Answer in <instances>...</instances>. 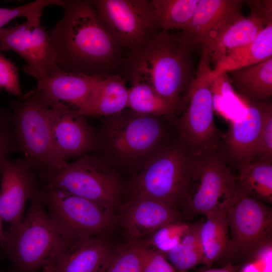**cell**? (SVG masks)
Here are the masks:
<instances>
[{
    "instance_id": "1",
    "label": "cell",
    "mask_w": 272,
    "mask_h": 272,
    "mask_svg": "<svg viewBox=\"0 0 272 272\" xmlns=\"http://www.w3.org/2000/svg\"><path fill=\"white\" fill-rule=\"evenodd\" d=\"M61 7V18L48 31L58 67L100 78L117 74L124 55L91 1L63 0Z\"/></svg>"
},
{
    "instance_id": "2",
    "label": "cell",
    "mask_w": 272,
    "mask_h": 272,
    "mask_svg": "<svg viewBox=\"0 0 272 272\" xmlns=\"http://www.w3.org/2000/svg\"><path fill=\"white\" fill-rule=\"evenodd\" d=\"M196 49L180 33L160 30L123 55L117 74L130 83L150 85L180 107L195 78L193 52Z\"/></svg>"
},
{
    "instance_id": "3",
    "label": "cell",
    "mask_w": 272,
    "mask_h": 272,
    "mask_svg": "<svg viewBox=\"0 0 272 272\" xmlns=\"http://www.w3.org/2000/svg\"><path fill=\"white\" fill-rule=\"evenodd\" d=\"M96 151L113 167L139 171L174 138L173 118L156 116L126 108L103 118Z\"/></svg>"
},
{
    "instance_id": "4",
    "label": "cell",
    "mask_w": 272,
    "mask_h": 272,
    "mask_svg": "<svg viewBox=\"0 0 272 272\" xmlns=\"http://www.w3.org/2000/svg\"><path fill=\"white\" fill-rule=\"evenodd\" d=\"M39 190L30 199L20 226L5 231L1 243L19 272H36L43 268L53 261L67 239L51 219Z\"/></svg>"
},
{
    "instance_id": "5",
    "label": "cell",
    "mask_w": 272,
    "mask_h": 272,
    "mask_svg": "<svg viewBox=\"0 0 272 272\" xmlns=\"http://www.w3.org/2000/svg\"><path fill=\"white\" fill-rule=\"evenodd\" d=\"M211 54L202 50L194 80L182 100L173 122L180 139L192 154L218 150L224 134L214 121V81Z\"/></svg>"
},
{
    "instance_id": "6",
    "label": "cell",
    "mask_w": 272,
    "mask_h": 272,
    "mask_svg": "<svg viewBox=\"0 0 272 272\" xmlns=\"http://www.w3.org/2000/svg\"><path fill=\"white\" fill-rule=\"evenodd\" d=\"M18 151L37 173L59 170L67 163L54 148L49 123V105L36 87L10 102Z\"/></svg>"
},
{
    "instance_id": "7",
    "label": "cell",
    "mask_w": 272,
    "mask_h": 272,
    "mask_svg": "<svg viewBox=\"0 0 272 272\" xmlns=\"http://www.w3.org/2000/svg\"><path fill=\"white\" fill-rule=\"evenodd\" d=\"M238 194L236 179L218 150L192 154L182 207L190 214L207 216L227 210Z\"/></svg>"
},
{
    "instance_id": "8",
    "label": "cell",
    "mask_w": 272,
    "mask_h": 272,
    "mask_svg": "<svg viewBox=\"0 0 272 272\" xmlns=\"http://www.w3.org/2000/svg\"><path fill=\"white\" fill-rule=\"evenodd\" d=\"M192 153L178 135L157 152L139 171L133 182L134 195L177 207L184 200Z\"/></svg>"
},
{
    "instance_id": "9",
    "label": "cell",
    "mask_w": 272,
    "mask_h": 272,
    "mask_svg": "<svg viewBox=\"0 0 272 272\" xmlns=\"http://www.w3.org/2000/svg\"><path fill=\"white\" fill-rule=\"evenodd\" d=\"M99 153L87 154L61 169L39 174L41 185L59 188L113 209L122 190L119 176Z\"/></svg>"
},
{
    "instance_id": "10",
    "label": "cell",
    "mask_w": 272,
    "mask_h": 272,
    "mask_svg": "<svg viewBox=\"0 0 272 272\" xmlns=\"http://www.w3.org/2000/svg\"><path fill=\"white\" fill-rule=\"evenodd\" d=\"M40 196L52 222L67 239L101 236L112 225V208L67 192L41 185Z\"/></svg>"
},
{
    "instance_id": "11",
    "label": "cell",
    "mask_w": 272,
    "mask_h": 272,
    "mask_svg": "<svg viewBox=\"0 0 272 272\" xmlns=\"http://www.w3.org/2000/svg\"><path fill=\"white\" fill-rule=\"evenodd\" d=\"M91 2L123 54L124 51L125 54L137 48L160 31L151 0H93Z\"/></svg>"
},
{
    "instance_id": "12",
    "label": "cell",
    "mask_w": 272,
    "mask_h": 272,
    "mask_svg": "<svg viewBox=\"0 0 272 272\" xmlns=\"http://www.w3.org/2000/svg\"><path fill=\"white\" fill-rule=\"evenodd\" d=\"M227 214L231 253L248 257L271 243L272 211L266 203L238 189L237 198Z\"/></svg>"
},
{
    "instance_id": "13",
    "label": "cell",
    "mask_w": 272,
    "mask_h": 272,
    "mask_svg": "<svg viewBox=\"0 0 272 272\" xmlns=\"http://www.w3.org/2000/svg\"><path fill=\"white\" fill-rule=\"evenodd\" d=\"M11 50L26 62L24 71L37 81L60 70L48 31L40 20L0 29V51Z\"/></svg>"
},
{
    "instance_id": "14",
    "label": "cell",
    "mask_w": 272,
    "mask_h": 272,
    "mask_svg": "<svg viewBox=\"0 0 272 272\" xmlns=\"http://www.w3.org/2000/svg\"><path fill=\"white\" fill-rule=\"evenodd\" d=\"M49 117L53 145L61 159L79 158L97 150L98 132L78 110L56 102L49 105Z\"/></svg>"
},
{
    "instance_id": "15",
    "label": "cell",
    "mask_w": 272,
    "mask_h": 272,
    "mask_svg": "<svg viewBox=\"0 0 272 272\" xmlns=\"http://www.w3.org/2000/svg\"><path fill=\"white\" fill-rule=\"evenodd\" d=\"M37 173L23 158L0 162V214L10 230L18 228L24 218L25 205L39 190Z\"/></svg>"
},
{
    "instance_id": "16",
    "label": "cell",
    "mask_w": 272,
    "mask_h": 272,
    "mask_svg": "<svg viewBox=\"0 0 272 272\" xmlns=\"http://www.w3.org/2000/svg\"><path fill=\"white\" fill-rule=\"evenodd\" d=\"M243 0H199L181 35L197 49L210 52L226 30L243 16Z\"/></svg>"
},
{
    "instance_id": "17",
    "label": "cell",
    "mask_w": 272,
    "mask_h": 272,
    "mask_svg": "<svg viewBox=\"0 0 272 272\" xmlns=\"http://www.w3.org/2000/svg\"><path fill=\"white\" fill-rule=\"evenodd\" d=\"M269 99L250 101L244 115L230 123L218 151L230 165L237 169L253 161Z\"/></svg>"
},
{
    "instance_id": "18",
    "label": "cell",
    "mask_w": 272,
    "mask_h": 272,
    "mask_svg": "<svg viewBox=\"0 0 272 272\" xmlns=\"http://www.w3.org/2000/svg\"><path fill=\"white\" fill-rule=\"evenodd\" d=\"M123 208L121 221L132 242H139L161 227L180 221L176 207L145 196L134 195Z\"/></svg>"
},
{
    "instance_id": "19",
    "label": "cell",
    "mask_w": 272,
    "mask_h": 272,
    "mask_svg": "<svg viewBox=\"0 0 272 272\" xmlns=\"http://www.w3.org/2000/svg\"><path fill=\"white\" fill-rule=\"evenodd\" d=\"M113 252L101 236L67 239L52 261L54 272H103Z\"/></svg>"
},
{
    "instance_id": "20",
    "label": "cell",
    "mask_w": 272,
    "mask_h": 272,
    "mask_svg": "<svg viewBox=\"0 0 272 272\" xmlns=\"http://www.w3.org/2000/svg\"><path fill=\"white\" fill-rule=\"evenodd\" d=\"M102 78L60 70L37 81L36 88L48 104L63 103L81 113Z\"/></svg>"
},
{
    "instance_id": "21",
    "label": "cell",
    "mask_w": 272,
    "mask_h": 272,
    "mask_svg": "<svg viewBox=\"0 0 272 272\" xmlns=\"http://www.w3.org/2000/svg\"><path fill=\"white\" fill-rule=\"evenodd\" d=\"M244 4L250 13L231 25L216 42L211 53V59L216 63L232 50L252 42L272 22L271 0H248Z\"/></svg>"
},
{
    "instance_id": "22",
    "label": "cell",
    "mask_w": 272,
    "mask_h": 272,
    "mask_svg": "<svg viewBox=\"0 0 272 272\" xmlns=\"http://www.w3.org/2000/svg\"><path fill=\"white\" fill-rule=\"evenodd\" d=\"M125 82L116 74L102 78L81 113L86 117L104 118L127 108L128 88Z\"/></svg>"
},
{
    "instance_id": "23",
    "label": "cell",
    "mask_w": 272,
    "mask_h": 272,
    "mask_svg": "<svg viewBox=\"0 0 272 272\" xmlns=\"http://www.w3.org/2000/svg\"><path fill=\"white\" fill-rule=\"evenodd\" d=\"M272 57V22L250 43L234 49L216 63L211 72L214 81L231 71L249 66Z\"/></svg>"
},
{
    "instance_id": "24",
    "label": "cell",
    "mask_w": 272,
    "mask_h": 272,
    "mask_svg": "<svg viewBox=\"0 0 272 272\" xmlns=\"http://www.w3.org/2000/svg\"><path fill=\"white\" fill-rule=\"evenodd\" d=\"M206 217V221L200 225L199 235L203 264L210 266L231 253V243L227 211L215 212Z\"/></svg>"
},
{
    "instance_id": "25",
    "label": "cell",
    "mask_w": 272,
    "mask_h": 272,
    "mask_svg": "<svg viewBox=\"0 0 272 272\" xmlns=\"http://www.w3.org/2000/svg\"><path fill=\"white\" fill-rule=\"evenodd\" d=\"M230 73V79L234 89L249 101L271 97L272 57Z\"/></svg>"
},
{
    "instance_id": "26",
    "label": "cell",
    "mask_w": 272,
    "mask_h": 272,
    "mask_svg": "<svg viewBox=\"0 0 272 272\" xmlns=\"http://www.w3.org/2000/svg\"><path fill=\"white\" fill-rule=\"evenodd\" d=\"M238 189L264 203H272V161L256 160L238 168Z\"/></svg>"
},
{
    "instance_id": "27",
    "label": "cell",
    "mask_w": 272,
    "mask_h": 272,
    "mask_svg": "<svg viewBox=\"0 0 272 272\" xmlns=\"http://www.w3.org/2000/svg\"><path fill=\"white\" fill-rule=\"evenodd\" d=\"M127 108L137 113L174 118L179 106L160 95L150 85L142 82L130 83Z\"/></svg>"
},
{
    "instance_id": "28",
    "label": "cell",
    "mask_w": 272,
    "mask_h": 272,
    "mask_svg": "<svg viewBox=\"0 0 272 272\" xmlns=\"http://www.w3.org/2000/svg\"><path fill=\"white\" fill-rule=\"evenodd\" d=\"M199 0H151L160 30H184L190 23Z\"/></svg>"
},
{
    "instance_id": "29",
    "label": "cell",
    "mask_w": 272,
    "mask_h": 272,
    "mask_svg": "<svg viewBox=\"0 0 272 272\" xmlns=\"http://www.w3.org/2000/svg\"><path fill=\"white\" fill-rule=\"evenodd\" d=\"M200 225H191L180 243L166 254L168 261L177 272H186L198 264H203L199 235Z\"/></svg>"
},
{
    "instance_id": "30",
    "label": "cell",
    "mask_w": 272,
    "mask_h": 272,
    "mask_svg": "<svg viewBox=\"0 0 272 272\" xmlns=\"http://www.w3.org/2000/svg\"><path fill=\"white\" fill-rule=\"evenodd\" d=\"M191 226L180 221L168 223L150 236L149 243L155 250L167 254L180 243Z\"/></svg>"
},
{
    "instance_id": "31",
    "label": "cell",
    "mask_w": 272,
    "mask_h": 272,
    "mask_svg": "<svg viewBox=\"0 0 272 272\" xmlns=\"http://www.w3.org/2000/svg\"><path fill=\"white\" fill-rule=\"evenodd\" d=\"M63 0H36L12 8H0V29L11 20L24 17L27 21L40 20L44 9L50 5L61 7Z\"/></svg>"
},
{
    "instance_id": "32",
    "label": "cell",
    "mask_w": 272,
    "mask_h": 272,
    "mask_svg": "<svg viewBox=\"0 0 272 272\" xmlns=\"http://www.w3.org/2000/svg\"><path fill=\"white\" fill-rule=\"evenodd\" d=\"M103 272H142L140 243L132 242L113 253Z\"/></svg>"
},
{
    "instance_id": "33",
    "label": "cell",
    "mask_w": 272,
    "mask_h": 272,
    "mask_svg": "<svg viewBox=\"0 0 272 272\" xmlns=\"http://www.w3.org/2000/svg\"><path fill=\"white\" fill-rule=\"evenodd\" d=\"M5 89L17 98L23 97L18 70L14 63L0 53V91Z\"/></svg>"
},
{
    "instance_id": "34",
    "label": "cell",
    "mask_w": 272,
    "mask_h": 272,
    "mask_svg": "<svg viewBox=\"0 0 272 272\" xmlns=\"http://www.w3.org/2000/svg\"><path fill=\"white\" fill-rule=\"evenodd\" d=\"M139 243L142 272H177L164 254Z\"/></svg>"
},
{
    "instance_id": "35",
    "label": "cell",
    "mask_w": 272,
    "mask_h": 272,
    "mask_svg": "<svg viewBox=\"0 0 272 272\" xmlns=\"http://www.w3.org/2000/svg\"><path fill=\"white\" fill-rule=\"evenodd\" d=\"M272 161V103L265 111L254 161Z\"/></svg>"
},
{
    "instance_id": "36",
    "label": "cell",
    "mask_w": 272,
    "mask_h": 272,
    "mask_svg": "<svg viewBox=\"0 0 272 272\" xmlns=\"http://www.w3.org/2000/svg\"><path fill=\"white\" fill-rule=\"evenodd\" d=\"M18 151L12 124L8 128L0 131V162L8 158L12 153Z\"/></svg>"
},
{
    "instance_id": "37",
    "label": "cell",
    "mask_w": 272,
    "mask_h": 272,
    "mask_svg": "<svg viewBox=\"0 0 272 272\" xmlns=\"http://www.w3.org/2000/svg\"><path fill=\"white\" fill-rule=\"evenodd\" d=\"M254 259L246 264L240 272H261L267 261L272 256L264 257L260 256H255Z\"/></svg>"
},
{
    "instance_id": "38",
    "label": "cell",
    "mask_w": 272,
    "mask_h": 272,
    "mask_svg": "<svg viewBox=\"0 0 272 272\" xmlns=\"http://www.w3.org/2000/svg\"><path fill=\"white\" fill-rule=\"evenodd\" d=\"M12 125V112L0 107V131Z\"/></svg>"
},
{
    "instance_id": "39",
    "label": "cell",
    "mask_w": 272,
    "mask_h": 272,
    "mask_svg": "<svg viewBox=\"0 0 272 272\" xmlns=\"http://www.w3.org/2000/svg\"><path fill=\"white\" fill-rule=\"evenodd\" d=\"M200 272H236L234 268L230 264L221 268L209 269Z\"/></svg>"
},
{
    "instance_id": "40",
    "label": "cell",
    "mask_w": 272,
    "mask_h": 272,
    "mask_svg": "<svg viewBox=\"0 0 272 272\" xmlns=\"http://www.w3.org/2000/svg\"><path fill=\"white\" fill-rule=\"evenodd\" d=\"M261 272H272V258L268 259Z\"/></svg>"
},
{
    "instance_id": "41",
    "label": "cell",
    "mask_w": 272,
    "mask_h": 272,
    "mask_svg": "<svg viewBox=\"0 0 272 272\" xmlns=\"http://www.w3.org/2000/svg\"><path fill=\"white\" fill-rule=\"evenodd\" d=\"M42 272H54L53 268L52 262L47 264L43 268Z\"/></svg>"
},
{
    "instance_id": "42",
    "label": "cell",
    "mask_w": 272,
    "mask_h": 272,
    "mask_svg": "<svg viewBox=\"0 0 272 272\" xmlns=\"http://www.w3.org/2000/svg\"><path fill=\"white\" fill-rule=\"evenodd\" d=\"M3 219L2 218V216L0 214V244L2 242V240L3 238V237H4V233H5V231L3 229Z\"/></svg>"
},
{
    "instance_id": "43",
    "label": "cell",
    "mask_w": 272,
    "mask_h": 272,
    "mask_svg": "<svg viewBox=\"0 0 272 272\" xmlns=\"http://www.w3.org/2000/svg\"><path fill=\"white\" fill-rule=\"evenodd\" d=\"M0 272H2V271H0Z\"/></svg>"
}]
</instances>
